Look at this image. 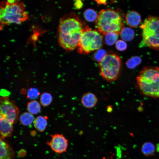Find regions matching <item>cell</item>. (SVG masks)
Wrapping results in <instances>:
<instances>
[{
	"label": "cell",
	"mask_w": 159,
	"mask_h": 159,
	"mask_svg": "<svg viewBox=\"0 0 159 159\" xmlns=\"http://www.w3.org/2000/svg\"><path fill=\"white\" fill-rule=\"evenodd\" d=\"M89 27L74 12L66 14L59 22L57 37L59 45L67 52L77 47L83 33Z\"/></svg>",
	"instance_id": "cell-1"
},
{
	"label": "cell",
	"mask_w": 159,
	"mask_h": 159,
	"mask_svg": "<svg viewBox=\"0 0 159 159\" xmlns=\"http://www.w3.org/2000/svg\"><path fill=\"white\" fill-rule=\"evenodd\" d=\"M138 87L143 95L153 98H159V68L144 67L136 77Z\"/></svg>",
	"instance_id": "cell-2"
},
{
	"label": "cell",
	"mask_w": 159,
	"mask_h": 159,
	"mask_svg": "<svg viewBox=\"0 0 159 159\" xmlns=\"http://www.w3.org/2000/svg\"><path fill=\"white\" fill-rule=\"evenodd\" d=\"M24 3L18 0L3 1L0 10V28L11 24H19L28 18Z\"/></svg>",
	"instance_id": "cell-3"
},
{
	"label": "cell",
	"mask_w": 159,
	"mask_h": 159,
	"mask_svg": "<svg viewBox=\"0 0 159 159\" xmlns=\"http://www.w3.org/2000/svg\"><path fill=\"white\" fill-rule=\"evenodd\" d=\"M95 21L96 30L104 35L111 32L119 34L124 27V20L120 14L109 8L101 10Z\"/></svg>",
	"instance_id": "cell-4"
},
{
	"label": "cell",
	"mask_w": 159,
	"mask_h": 159,
	"mask_svg": "<svg viewBox=\"0 0 159 159\" xmlns=\"http://www.w3.org/2000/svg\"><path fill=\"white\" fill-rule=\"evenodd\" d=\"M140 27L142 39L140 46H148L159 50V16L150 15L144 20Z\"/></svg>",
	"instance_id": "cell-5"
},
{
	"label": "cell",
	"mask_w": 159,
	"mask_h": 159,
	"mask_svg": "<svg viewBox=\"0 0 159 159\" xmlns=\"http://www.w3.org/2000/svg\"><path fill=\"white\" fill-rule=\"evenodd\" d=\"M121 64V59L117 55L114 53L107 54L99 63L101 77L108 82L116 80L120 75Z\"/></svg>",
	"instance_id": "cell-6"
},
{
	"label": "cell",
	"mask_w": 159,
	"mask_h": 159,
	"mask_svg": "<svg viewBox=\"0 0 159 159\" xmlns=\"http://www.w3.org/2000/svg\"><path fill=\"white\" fill-rule=\"evenodd\" d=\"M103 36L97 30L89 27L82 34L78 46L80 54H86L100 49L102 45Z\"/></svg>",
	"instance_id": "cell-7"
},
{
	"label": "cell",
	"mask_w": 159,
	"mask_h": 159,
	"mask_svg": "<svg viewBox=\"0 0 159 159\" xmlns=\"http://www.w3.org/2000/svg\"><path fill=\"white\" fill-rule=\"evenodd\" d=\"M19 110L16 106L14 101L7 97L0 98V117L6 119L12 124L17 121L19 115Z\"/></svg>",
	"instance_id": "cell-8"
},
{
	"label": "cell",
	"mask_w": 159,
	"mask_h": 159,
	"mask_svg": "<svg viewBox=\"0 0 159 159\" xmlns=\"http://www.w3.org/2000/svg\"><path fill=\"white\" fill-rule=\"evenodd\" d=\"M51 140L47 144L55 153L61 154L65 152L68 147V141L62 134L51 135Z\"/></svg>",
	"instance_id": "cell-9"
},
{
	"label": "cell",
	"mask_w": 159,
	"mask_h": 159,
	"mask_svg": "<svg viewBox=\"0 0 159 159\" xmlns=\"http://www.w3.org/2000/svg\"><path fill=\"white\" fill-rule=\"evenodd\" d=\"M12 124L6 119L0 117L1 138L4 139L11 136L13 131Z\"/></svg>",
	"instance_id": "cell-10"
},
{
	"label": "cell",
	"mask_w": 159,
	"mask_h": 159,
	"mask_svg": "<svg viewBox=\"0 0 159 159\" xmlns=\"http://www.w3.org/2000/svg\"><path fill=\"white\" fill-rule=\"evenodd\" d=\"M97 98L95 94L91 92L86 93L82 96L81 102L85 107L92 108L94 107L97 102Z\"/></svg>",
	"instance_id": "cell-11"
},
{
	"label": "cell",
	"mask_w": 159,
	"mask_h": 159,
	"mask_svg": "<svg viewBox=\"0 0 159 159\" xmlns=\"http://www.w3.org/2000/svg\"><path fill=\"white\" fill-rule=\"evenodd\" d=\"M125 19L127 24L132 27L137 26L141 21L140 14L134 10L129 11L126 14Z\"/></svg>",
	"instance_id": "cell-12"
},
{
	"label": "cell",
	"mask_w": 159,
	"mask_h": 159,
	"mask_svg": "<svg viewBox=\"0 0 159 159\" xmlns=\"http://www.w3.org/2000/svg\"><path fill=\"white\" fill-rule=\"evenodd\" d=\"M4 139L0 138V159H12L14 156L13 152Z\"/></svg>",
	"instance_id": "cell-13"
},
{
	"label": "cell",
	"mask_w": 159,
	"mask_h": 159,
	"mask_svg": "<svg viewBox=\"0 0 159 159\" xmlns=\"http://www.w3.org/2000/svg\"><path fill=\"white\" fill-rule=\"evenodd\" d=\"M155 151L154 145L150 142L144 143L142 145L141 151L143 154L146 157L153 155Z\"/></svg>",
	"instance_id": "cell-14"
},
{
	"label": "cell",
	"mask_w": 159,
	"mask_h": 159,
	"mask_svg": "<svg viewBox=\"0 0 159 159\" xmlns=\"http://www.w3.org/2000/svg\"><path fill=\"white\" fill-rule=\"evenodd\" d=\"M120 34L122 40L130 41L134 38L135 33L132 29L128 27H124L122 29Z\"/></svg>",
	"instance_id": "cell-15"
},
{
	"label": "cell",
	"mask_w": 159,
	"mask_h": 159,
	"mask_svg": "<svg viewBox=\"0 0 159 159\" xmlns=\"http://www.w3.org/2000/svg\"><path fill=\"white\" fill-rule=\"evenodd\" d=\"M47 118L42 116H39L36 118L34 124L35 128L38 131L42 132L45 129L47 124Z\"/></svg>",
	"instance_id": "cell-16"
},
{
	"label": "cell",
	"mask_w": 159,
	"mask_h": 159,
	"mask_svg": "<svg viewBox=\"0 0 159 159\" xmlns=\"http://www.w3.org/2000/svg\"><path fill=\"white\" fill-rule=\"evenodd\" d=\"M34 120L32 115L29 112H25L22 114L19 117V120L21 124L25 126L31 124Z\"/></svg>",
	"instance_id": "cell-17"
},
{
	"label": "cell",
	"mask_w": 159,
	"mask_h": 159,
	"mask_svg": "<svg viewBox=\"0 0 159 159\" xmlns=\"http://www.w3.org/2000/svg\"><path fill=\"white\" fill-rule=\"evenodd\" d=\"M27 110L28 112L31 114H36L40 111L41 106L39 103L37 101H32L28 103Z\"/></svg>",
	"instance_id": "cell-18"
},
{
	"label": "cell",
	"mask_w": 159,
	"mask_h": 159,
	"mask_svg": "<svg viewBox=\"0 0 159 159\" xmlns=\"http://www.w3.org/2000/svg\"><path fill=\"white\" fill-rule=\"evenodd\" d=\"M119 34L113 32H109L105 35L104 39L105 44L108 45H112L117 41Z\"/></svg>",
	"instance_id": "cell-19"
},
{
	"label": "cell",
	"mask_w": 159,
	"mask_h": 159,
	"mask_svg": "<svg viewBox=\"0 0 159 159\" xmlns=\"http://www.w3.org/2000/svg\"><path fill=\"white\" fill-rule=\"evenodd\" d=\"M142 59L138 56L132 57L127 60L126 64L127 67L129 69H133L140 64Z\"/></svg>",
	"instance_id": "cell-20"
},
{
	"label": "cell",
	"mask_w": 159,
	"mask_h": 159,
	"mask_svg": "<svg viewBox=\"0 0 159 159\" xmlns=\"http://www.w3.org/2000/svg\"><path fill=\"white\" fill-rule=\"evenodd\" d=\"M98 14L94 9H86L83 13V16L85 20L89 22L95 21Z\"/></svg>",
	"instance_id": "cell-21"
},
{
	"label": "cell",
	"mask_w": 159,
	"mask_h": 159,
	"mask_svg": "<svg viewBox=\"0 0 159 159\" xmlns=\"http://www.w3.org/2000/svg\"><path fill=\"white\" fill-rule=\"evenodd\" d=\"M107 54L106 50L102 49H99L92 56V59L99 63L100 62Z\"/></svg>",
	"instance_id": "cell-22"
},
{
	"label": "cell",
	"mask_w": 159,
	"mask_h": 159,
	"mask_svg": "<svg viewBox=\"0 0 159 159\" xmlns=\"http://www.w3.org/2000/svg\"><path fill=\"white\" fill-rule=\"evenodd\" d=\"M52 99V97L50 94L48 92H44L41 96L40 102L43 106H47L51 104Z\"/></svg>",
	"instance_id": "cell-23"
},
{
	"label": "cell",
	"mask_w": 159,
	"mask_h": 159,
	"mask_svg": "<svg viewBox=\"0 0 159 159\" xmlns=\"http://www.w3.org/2000/svg\"><path fill=\"white\" fill-rule=\"evenodd\" d=\"M39 94L40 93L37 89L35 88H31L28 90L27 97L29 99H35L38 97Z\"/></svg>",
	"instance_id": "cell-24"
},
{
	"label": "cell",
	"mask_w": 159,
	"mask_h": 159,
	"mask_svg": "<svg viewBox=\"0 0 159 159\" xmlns=\"http://www.w3.org/2000/svg\"><path fill=\"white\" fill-rule=\"evenodd\" d=\"M115 47L118 50L123 51L127 49V45L125 41L122 40H119L116 43Z\"/></svg>",
	"instance_id": "cell-25"
},
{
	"label": "cell",
	"mask_w": 159,
	"mask_h": 159,
	"mask_svg": "<svg viewBox=\"0 0 159 159\" xmlns=\"http://www.w3.org/2000/svg\"><path fill=\"white\" fill-rule=\"evenodd\" d=\"M83 3L81 0H77L75 1L74 5L75 8L77 9H81L83 6Z\"/></svg>",
	"instance_id": "cell-26"
},
{
	"label": "cell",
	"mask_w": 159,
	"mask_h": 159,
	"mask_svg": "<svg viewBox=\"0 0 159 159\" xmlns=\"http://www.w3.org/2000/svg\"><path fill=\"white\" fill-rule=\"evenodd\" d=\"M96 2L99 4H107V1L105 0H95Z\"/></svg>",
	"instance_id": "cell-27"
}]
</instances>
